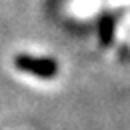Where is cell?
Masks as SVG:
<instances>
[{
	"label": "cell",
	"instance_id": "1",
	"mask_svg": "<svg viewBox=\"0 0 130 130\" xmlns=\"http://www.w3.org/2000/svg\"><path fill=\"white\" fill-rule=\"evenodd\" d=\"M16 64L20 68H24V70H34V72H38V74H54V66L52 64H44V62H40V60H30V58H24V56H20L16 60Z\"/></svg>",
	"mask_w": 130,
	"mask_h": 130
}]
</instances>
